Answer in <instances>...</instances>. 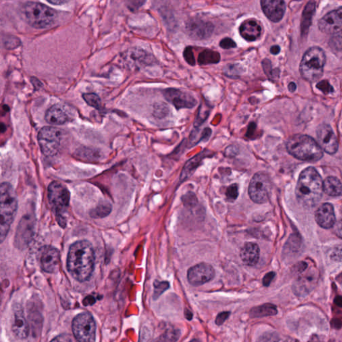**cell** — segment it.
I'll use <instances>...</instances> for the list:
<instances>
[{
	"instance_id": "cell-1",
	"label": "cell",
	"mask_w": 342,
	"mask_h": 342,
	"mask_svg": "<svg viewBox=\"0 0 342 342\" xmlns=\"http://www.w3.org/2000/svg\"><path fill=\"white\" fill-rule=\"evenodd\" d=\"M95 264V253L89 241H78L70 245L66 267L72 278L84 282L90 278Z\"/></svg>"
},
{
	"instance_id": "cell-2",
	"label": "cell",
	"mask_w": 342,
	"mask_h": 342,
	"mask_svg": "<svg viewBox=\"0 0 342 342\" xmlns=\"http://www.w3.org/2000/svg\"><path fill=\"white\" fill-rule=\"evenodd\" d=\"M324 181L314 167H308L301 172L296 188L297 199L305 207L317 204L323 195Z\"/></svg>"
},
{
	"instance_id": "cell-3",
	"label": "cell",
	"mask_w": 342,
	"mask_h": 342,
	"mask_svg": "<svg viewBox=\"0 0 342 342\" xmlns=\"http://www.w3.org/2000/svg\"><path fill=\"white\" fill-rule=\"evenodd\" d=\"M288 152L295 158L308 162H316L324 156L319 144L308 135H295L286 143Z\"/></svg>"
},
{
	"instance_id": "cell-4",
	"label": "cell",
	"mask_w": 342,
	"mask_h": 342,
	"mask_svg": "<svg viewBox=\"0 0 342 342\" xmlns=\"http://www.w3.org/2000/svg\"><path fill=\"white\" fill-rule=\"evenodd\" d=\"M1 194V220H0V239L2 243L16 215L17 199L13 186L8 182H3L0 188Z\"/></svg>"
},
{
	"instance_id": "cell-5",
	"label": "cell",
	"mask_w": 342,
	"mask_h": 342,
	"mask_svg": "<svg viewBox=\"0 0 342 342\" xmlns=\"http://www.w3.org/2000/svg\"><path fill=\"white\" fill-rule=\"evenodd\" d=\"M48 197L57 222L60 227H66L67 213L70 205L69 190L60 182L53 181L48 186Z\"/></svg>"
},
{
	"instance_id": "cell-6",
	"label": "cell",
	"mask_w": 342,
	"mask_h": 342,
	"mask_svg": "<svg viewBox=\"0 0 342 342\" xmlns=\"http://www.w3.org/2000/svg\"><path fill=\"white\" fill-rule=\"evenodd\" d=\"M324 51L319 47L308 49L303 56L300 66L302 78L309 82H315L321 78L326 64Z\"/></svg>"
},
{
	"instance_id": "cell-7",
	"label": "cell",
	"mask_w": 342,
	"mask_h": 342,
	"mask_svg": "<svg viewBox=\"0 0 342 342\" xmlns=\"http://www.w3.org/2000/svg\"><path fill=\"white\" fill-rule=\"evenodd\" d=\"M25 19L31 26L35 28H46L54 23L56 11L39 2L29 1L23 7Z\"/></svg>"
},
{
	"instance_id": "cell-8",
	"label": "cell",
	"mask_w": 342,
	"mask_h": 342,
	"mask_svg": "<svg viewBox=\"0 0 342 342\" xmlns=\"http://www.w3.org/2000/svg\"><path fill=\"white\" fill-rule=\"evenodd\" d=\"M319 272L314 264L302 261L297 265V280L294 291L296 295L304 296L310 294L317 284Z\"/></svg>"
},
{
	"instance_id": "cell-9",
	"label": "cell",
	"mask_w": 342,
	"mask_h": 342,
	"mask_svg": "<svg viewBox=\"0 0 342 342\" xmlns=\"http://www.w3.org/2000/svg\"><path fill=\"white\" fill-rule=\"evenodd\" d=\"M72 332L78 342H94L96 326L91 314L83 312L74 318L72 323Z\"/></svg>"
},
{
	"instance_id": "cell-10",
	"label": "cell",
	"mask_w": 342,
	"mask_h": 342,
	"mask_svg": "<svg viewBox=\"0 0 342 342\" xmlns=\"http://www.w3.org/2000/svg\"><path fill=\"white\" fill-rule=\"evenodd\" d=\"M272 190L270 178L264 172H257L251 178L248 193L253 202L257 204L268 201Z\"/></svg>"
},
{
	"instance_id": "cell-11",
	"label": "cell",
	"mask_w": 342,
	"mask_h": 342,
	"mask_svg": "<svg viewBox=\"0 0 342 342\" xmlns=\"http://www.w3.org/2000/svg\"><path fill=\"white\" fill-rule=\"evenodd\" d=\"M62 131L56 127H44L38 135V141L44 155L52 157L58 154L62 141Z\"/></svg>"
},
{
	"instance_id": "cell-12",
	"label": "cell",
	"mask_w": 342,
	"mask_h": 342,
	"mask_svg": "<svg viewBox=\"0 0 342 342\" xmlns=\"http://www.w3.org/2000/svg\"><path fill=\"white\" fill-rule=\"evenodd\" d=\"M163 94L165 99L172 104L176 110L192 109L197 104L193 96L177 88H167L163 90Z\"/></svg>"
},
{
	"instance_id": "cell-13",
	"label": "cell",
	"mask_w": 342,
	"mask_h": 342,
	"mask_svg": "<svg viewBox=\"0 0 342 342\" xmlns=\"http://www.w3.org/2000/svg\"><path fill=\"white\" fill-rule=\"evenodd\" d=\"M215 276V269L211 265L201 263L188 269L187 280L192 286H199L213 280Z\"/></svg>"
},
{
	"instance_id": "cell-14",
	"label": "cell",
	"mask_w": 342,
	"mask_h": 342,
	"mask_svg": "<svg viewBox=\"0 0 342 342\" xmlns=\"http://www.w3.org/2000/svg\"><path fill=\"white\" fill-rule=\"evenodd\" d=\"M214 25L201 19H190L186 23L185 30L190 38L196 40H206L213 34Z\"/></svg>"
},
{
	"instance_id": "cell-15",
	"label": "cell",
	"mask_w": 342,
	"mask_h": 342,
	"mask_svg": "<svg viewBox=\"0 0 342 342\" xmlns=\"http://www.w3.org/2000/svg\"><path fill=\"white\" fill-rule=\"evenodd\" d=\"M318 144L322 150L330 155L335 154L338 150V141L333 129L327 124H322L318 127Z\"/></svg>"
},
{
	"instance_id": "cell-16",
	"label": "cell",
	"mask_w": 342,
	"mask_h": 342,
	"mask_svg": "<svg viewBox=\"0 0 342 342\" xmlns=\"http://www.w3.org/2000/svg\"><path fill=\"white\" fill-rule=\"evenodd\" d=\"M318 26L322 32L334 33L342 31V7L326 13L320 19Z\"/></svg>"
},
{
	"instance_id": "cell-17",
	"label": "cell",
	"mask_w": 342,
	"mask_h": 342,
	"mask_svg": "<svg viewBox=\"0 0 342 342\" xmlns=\"http://www.w3.org/2000/svg\"><path fill=\"white\" fill-rule=\"evenodd\" d=\"M40 254L41 265L45 272L54 273L58 271L60 265V254L58 249L46 245L42 247Z\"/></svg>"
},
{
	"instance_id": "cell-18",
	"label": "cell",
	"mask_w": 342,
	"mask_h": 342,
	"mask_svg": "<svg viewBox=\"0 0 342 342\" xmlns=\"http://www.w3.org/2000/svg\"><path fill=\"white\" fill-rule=\"evenodd\" d=\"M261 9L267 18L273 22L282 20L286 12V3L282 0H261Z\"/></svg>"
},
{
	"instance_id": "cell-19",
	"label": "cell",
	"mask_w": 342,
	"mask_h": 342,
	"mask_svg": "<svg viewBox=\"0 0 342 342\" xmlns=\"http://www.w3.org/2000/svg\"><path fill=\"white\" fill-rule=\"evenodd\" d=\"M11 330L14 335L19 339H25L29 335L28 324L25 319L22 308L19 305H15L13 309Z\"/></svg>"
},
{
	"instance_id": "cell-20",
	"label": "cell",
	"mask_w": 342,
	"mask_h": 342,
	"mask_svg": "<svg viewBox=\"0 0 342 342\" xmlns=\"http://www.w3.org/2000/svg\"><path fill=\"white\" fill-rule=\"evenodd\" d=\"M315 219L318 225L324 229L334 227L336 215L333 205L328 202L322 204L316 212Z\"/></svg>"
},
{
	"instance_id": "cell-21",
	"label": "cell",
	"mask_w": 342,
	"mask_h": 342,
	"mask_svg": "<svg viewBox=\"0 0 342 342\" xmlns=\"http://www.w3.org/2000/svg\"><path fill=\"white\" fill-rule=\"evenodd\" d=\"M241 36L247 42H254L260 38L262 28L255 19H247L239 26Z\"/></svg>"
},
{
	"instance_id": "cell-22",
	"label": "cell",
	"mask_w": 342,
	"mask_h": 342,
	"mask_svg": "<svg viewBox=\"0 0 342 342\" xmlns=\"http://www.w3.org/2000/svg\"><path fill=\"white\" fill-rule=\"evenodd\" d=\"M127 60L131 66L136 68L148 66L153 63V56L142 49L135 48L129 50L127 54Z\"/></svg>"
},
{
	"instance_id": "cell-23",
	"label": "cell",
	"mask_w": 342,
	"mask_h": 342,
	"mask_svg": "<svg viewBox=\"0 0 342 342\" xmlns=\"http://www.w3.org/2000/svg\"><path fill=\"white\" fill-rule=\"evenodd\" d=\"M33 228V221L31 218L25 217L21 220L15 235V241L19 247L29 243L32 237Z\"/></svg>"
},
{
	"instance_id": "cell-24",
	"label": "cell",
	"mask_w": 342,
	"mask_h": 342,
	"mask_svg": "<svg viewBox=\"0 0 342 342\" xmlns=\"http://www.w3.org/2000/svg\"><path fill=\"white\" fill-rule=\"evenodd\" d=\"M242 262L247 266H255L259 259V248L255 243H245L240 251Z\"/></svg>"
},
{
	"instance_id": "cell-25",
	"label": "cell",
	"mask_w": 342,
	"mask_h": 342,
	"mask_svg": "<svg viewBox=\"0 0 342 342\" xmlns=\"http://www.w3.org/2000/svg\"><path fill=\"white\" fill-rule=\"evenodd\" d=\"M45 120L50 125H61L68 122L69 117L67 115L64 108L60 105H56L51 107L46 111Z\"/></svg>"
},
{
	"instance_id": "cell-26",
	"label": "cell",
	"mask_w": 342,
	"mask_h": 342,
	"mask_svg": "<svg viewBox=\"0 0 342 342\" xmlns=\"http://www.w3.org/2000/svg\"><path fill=\"white\" fill-rule=\"evenodd\" d=\"M324 192L329 196H342L341 180L335 176H328L324 181Z\"/></svg>"
},
{
	"instance_id": "cell-27",
	"label": "cell",
	"mask_w": 342,
	"mask_h": 342,
	"mask_svg": "<svg viewBox=\"0 0 342 342\" xmlns=\"http://www.w3.org/2000/svg\"><path fill=\"white\" fill-rule=\"evenodd\" d=\"M278 314L276 306L271 304H265L254 307L249 312V316L252 318H259L273 316Z\"/></svg>"
},
{
	"instance_id": "cell-28",
	"label": "cell",
	"mask_w": 342,
	"mask_h": 342,
	"mask_svg": "<svg viewBox=\"0 0 342 342\" xmlns=\"http://www.w3.org/2000/svg\"><path fill=\"white\" fill-rule=\"evenodd\" d=\"M221 60V56L218 52L206 49L198 54V63L200 66L217 64Z\"/></svg>"
},
{
	"instance_id": "cell-29",
	"label": "cell",
	"mask_w": 342,
	"mask_h": 342,
	"mask_svg": "<svg viewBox=\"0 0 342 342\" xmlns=\"http://www.w3.org/2000/svg\"><path fill=\"white\" fill-rule=\"evenodd\" d=\"M212 109L211 105L207 101H202L198 108L197 115L194 120V126L196 129L201 126L209 117Z\"/></svg>"
},
{
	"instance_id": "cell-30",
	"label": "cell",
	"mask_w": 342,
	"mask_h": 342,
	"mask_svg": "<svg viewBox=\"0 0 342 342\" xmlns=\"http://www.w3.org/2000/svg\"><path fill=\"white\" fill-rule=\"evenodd\" d=\"M205 153L206 151H204V152L200 153V154L196 155V156L193 157V158L190 159L186 163L185 167H184L183 171L182 172V176H183L184 178L189 176L192 174V172H193L194 169H196V167L200 164L202 159L205 157Z\"/></svg>"
},
{
	"instance_id": "cell-31",
	"label": "cell",
	"mask_w": 342,
	"mask_h": 342,
	"mask_svg": "<svg viewBox=\"0 0 342 342\" xmlns=\"http://www.w3.org/2000/svg\"><path fill=\"white\" fill-rule=\"evenodd\" d=\"M316 4L314 1H311L307 4L306 8L304 9V14H303L302 29L303 32H307L309 29L310 25L311 24L312 16H313L314 11H315Z\"/></svg>"
},
{
	"instance_id": "cell-32",
	"label": "cell",
	"mask_w": 342,
	"mask_h": 342,
	"mask_svg": "<svg viewBox=\"0 0 342 342\" xmlns=\"http://www.w3.org/2000/svg\"><path fill=\"white\" fill-rule=\"evenodd\" d=\"M223 74L227 77L237 79L243 72V68L239 64H229L223 68Z\"/></svg>"
},
{
	"instance_id": "cell-33",
	"label": "cell",
	"mask_w": 342,
	"mask_h": 342,
	"mask_svg": "<svg viewBox=\"0 0 342 342\" xmlns=\"http://www.w3.org/2000/svg\"><path fill=\"white\" fill-rule=\"evenodd\" d=\"M111 204L108 202H105V203L102 202V203L98 204L97 207L94 208L93 210H92L90 212V215L94 218L105 217L106 216L109 215L111 212Z\"/></svg>"
},
{
	"instance_id": "cell-34",
	"label": "cell",
	"mask_w": 342,
	"mask_h": 342,
	"mask_svg": "<svg viewBox=\"0 0 342 342\" xmlns=\"http://www.w3.org/2000/svg\"><path fill=\"white\" fill-rule=\"evenodd\" d=\"M329 45L332 50L342 52V31L336 33L330 38Z\"/></svg>"
},
{
	"instance_id": "cell-35",
	"label": "cell",
	"mask_w": 342,
	"mask_h": 342,
	"mask_svg": "<svg viewBox=\"0 0 342 342\" xmlns=\"http://www.w3.org/2000/svg\"><path fill=\"white\" fill-rule=\"evenodd\" d=\"M84 100L90 107L99 109L101 107V100L97 94L94 93H86L83 94Z\"/></svg>"
},
{
	"instance_id": "cell-36",
	"label": "cell",
	"mask_w": 342,
	"mask_h": 342,
	"mask_svg": "<svg viewBox=\"0 0 342 342\" xmlns=\"http://www.w3.org/2000/svg\"><path fill=\"white\" fill-rule=\"evenodd\" d=\"M262 66L265 74L268 76L269 79L275 80L278 77L279 75L278 70L272 69L270 60L268 59H265L263 61Z\"/></svg>"
},
{
	"instance_id": "cell-37",
	"label": "cell",
	"mask_w": 342,
	"mask_h": 342,
	"mask_svg": "<svg viewBox=\"0 0 342 342\" xmlns=\"http://www.w3.org/2000/svg\"><path fill=\"white\" fill-rule=\"evenodd\" d=\"M179 338V331L172 330V331L167 332L157 342H176Z\"/></svg>"
},
{
	"instance_id": "cell-38",
	"label": "cell",
	"mask_w": 342,
	"mask_h": 342,
	"mask_svg": "<svg viewBox=\"0 0 342 342\" xmlns=\"http://www.w3.org/2000/svg\"><path fill=\"white\" fill-rule=\"evenodd\" d=\"M154 286V296H153V298H154V299H157L159 298V296H161L165 291L168 290L169 288V283L167 282H159V281H157V282H155Z\"/></svg>"
},
{
	"instance_id": "cell-39",
	"label": "cell",
	"mask_w": 342,
	"mask_h": 342,
	"mask_svg": "<svg viewBox=\"0 0 342 342\" xmlns=\"http://www.w3.org/2000/svg\"><path fill=\"white\" fill-rule=\"evenodd\" d=\"M226 197L229 201H235L239 195V188L237 184H232L226 190Z\"/></svg>"
},
{
	"instance_id": "cell-40",
	"label": "cell",
	"mask_w": 342,
	"mask_h": 342,
	"mask_svg": "<svg viewBox=\"0 0 342 342\" xmlns=\"http://www.w3.org/2000/svg\"><path fill=\"white\" fill-rule=\"evenodd\" d=\"M154 109L155 117H158L159 119H162L168 115L169 109L166 104L157 103L155 105Z\"/></svg>"
},
{
	"instance_id": "cell-41",
	"label": "cell",
	"mask_w": 342,
	"mask_h": 342,
	"mask_svg": "<svg viewBox=\"0 0 342 342\" xmlns=\"http://www.w3.org/2000/svg\"><path fill=\"white\" fill-rule=\"evenodd\" d=\"M183 57L184 60L188 63L190 66H194L195 65V58H194L193 51H192V47H186L184 50Z\"/></svg>"
},
{
	"instance_id": "cell-42",
	"label": "cell",
	"mask_w": 342,
	"mask_h": 342,
	"mask_svg": "<svg viewBox=\"0 0 342 342\" xmlns=\"http://www.w3.org/2000/svg\"><path fill=\"white\" fill-rule=\"evenodd\" d=\"M316 87L320 90H321L324 94H328L334 92V88L332 87L329 82L328 80H324L322 81L318 82Z\"/></svg>"
},
{
	"instance_id": "cell-43",
	"label": "cell",
	"mask_w": 342,
	"mask_h": 342,
	"mask_svg": "<svg viewBox=\"0 0 342 342\" xmlns=\"http://www.w3.org/2000/svg\"><path fill=\"white\" fill-rule=\"evenodd\" d=\"M182 202L186 206L193 205L197 202V199H196V196L194 194L188 192V194L184 195L183 198H182Z\"/></svg>"
},
{
	"instance_id": "cell-44",
	"label": "cell",
	"mask_w": 342,
	"mask_h": 342,
	"mask_svg": "<svg viewBox=\"0 0 342 342\" xmlns=\"http://www.w3.org/2000/svg\"><path fill=\"white\" fill-rule=\"evenodd\" d=\"M219 46L223 49H231L235 48L237 44H236L235 41L232 40L231 38H225L221 40Z\"/></svg>"
},
{
	"instance_id": "cell-45",
	"label": "cell",
	"mask_w": 342,
	"mask_h": 342,
	"mask_svg": "<svg viewBox=\"0 0 342 342\" xmlns=\"http://www.w3.org/2000/svg\"><path fill=\"white\" fill-rule=\"evenodd\" d=\"M278 336L274 333H267L263 334L259 338L257 342H274Z\"/></svg>"
},
{
	"instance_id": "cell-46",
	"label": "cell",
	"mask_w": 342,
	"mask_h": 342,
	"mask_svg": "<svg viewBox=\"0 0 342 342\" xmlns=\"http://www.w3.org/2000/svg\"><path fill=\"white\" fill-rule=\"evenodd\" d=\"M230 312H223L218 314L217 318L215 319V324L217 326H221L226 321V320L229 317Z\"/></svg>"
},
{
	"instance_id": "cell-47",
	"label": "cell",
	"mask_w": 342,
	"mask_h": 342,
	"mask_svg": "<svg viewBox=\"0 0 342 342\" xmlns=\"http://www.w3.org/2000/svg\"><path fill=\"white\" fill-rule=\"evenodd\" d=\"M257 125L255 123L249 124L248 129L246 133V137L248 139L254 138L255 133H256Z\"/></svg>"
},
{
	"instance_id": "cell-48",
	"label": "cell",
	"mask_w": 342,
	"mask_h": 342,
	"mask_svg": "<svg viewBox=\"0 0 342 342\" xmlns=\"http://www.w3.org/2000/svg\"><path fill=\"white\" fill-rule=\"evenodd\" d=\"M50 342H72V338L68 334H61L53 339Z\"/></svg>"
},
{
	"instance_id": "cell-49",
	"label": "cell",
	"mask_w": 342,
	"mask_h": 342,
	"mask_svg": "<svg viewBox=\"0 0 342 342\" xmlns=\"http://www.w3.org/2000/svg\"><path fill=\"white\" fill-rule=\"evenodd\" d=\"M276 276V273L274 272H269L267 273L263 279V284L265 287H268L271 284L273 279Z\"/></svg>"
},
{
	"instance_id": "cell-50",
	"label": "cell",
	"mask_w": 342,
	"mask_h": 342,
	"mask_svg": "<svg viewBox=\"0 0 342 342\" xmlns=\"http://www.w3.org/2000/svg\"><path fill=\"white\" fill-rule=\"evenodd\" d=\"M334 231L338 237L342 239V220L335 223L334 226Z\"/></svg>"
},
{
	"instance_id": "cell-51",
	"label": "cell",
	"mask_w": 342,
	"mask_h": 342,
	"mask_svg": "<svg viewBox=\"0 0 342 342\" xmlns=\"http://www.w3.org/2000/svg\"><path fill=\"white\" fill-rule=\"evenodd\" d=\"M211 133L212 131L209 128H206V129H204L203 131H202L201 137H200L199 141H198V143H199L200 141H207L208 139H209V137H211Z\"/></svg>"
},
{
	"instance_id": "cell-52",
	"label": "cell",
	"mask_w": 342,
	"mask_h": 342,
	"mask_svg": "<svg viewBox=\"0 0 342 342\" xmlns=\"http://www.w3.org/2000/svg\"><path fill=\"white\" fill-rule=\"evenodd\" d=\"M280 47L278 46V45H275V46L271 47L270 49V52L273 55H277L280 52Z\"/></svg>"
},
{
	"instance_id": "cell-53",
	"label": "cell",
	"mask_w": 342,
	"mask_h": 342,
	"mask_svg": "<svg viewBox=\"0 0 342 342\" xmlns=\"http://www.w3.org/2000/svg\"><path fill=\"white\" fill-rule=\"evenodd\" d=\"M184 316H185V318L188 320H191L192 318V314L191 313V312H190V310H186L185 311H184Z\"/></svg>"
},
{
	"instance_id": "cell-54",
	"label": "cell",
	"mask_w": 342,
	"mask_h": 342,
	"mask_svg": "<svg viewBox=\"0 0 342 342\" xmlns=\"http://www.w3.org/2000/svg\"><path fill=\"white\" fill-rule=\"evenodd\" d=\"M296 88L297 86L294 82H291V83L289 84L288 89L290 90V91L292 92H295L296 91Z\"/></svg>"
},
{
	"instance_id": "cell-55",
	"label": "cell",
	"mask_w": 342,
	"mask_h": 342,
	"mask_svg": "<svg viewBox=\"0 0 342 342\" xmlns=\"http://www.w3.org/2000/svg\"><path fill=\"white\" fill-rule=\"evenodd\" d=\"M48 1L49 3L54 5H62L63 3H66L68 2L67 1H61V0H58V1H50V0H49Z\"/></svg>"
},
{
	"instance_id": "cell-56",
	"label": "cell",
	"mask_w": 342,
	"mask_h": 342,
	"mask_svg": "<svg viewBox=\"0 0 342 342\" xmlns=\"http://www.w3.org/2000/svg\"><path fill=\"white\" fill-rule=\"evenodd\" d=\"M335 303L338 306L342 307V297H338L336 299Z\"/></svg>"
},
{
	"instance_id": "cell-57",
	"label": "cell",
	"mask_w": 342,
	"mask_h": 342,
	"mask_svg": "<svg viewBox=\"0 0 342 342\" xmlns=\"http://www.w3.org/2000/svg\"><path fill=\"white\" fill-rule=\"evenodd\" d=\"M274 342H292V341H290V340L288 339H280V338H277L276 340V341Z\"/></svg>"
},
{
	"instance_id": "cell-58",
	"label": "cell",
	"mask_w": 342,
	"mask_h": 342,
	"mask_svg": "<svg viewBox=\"0 0 342 342\" xmlns=\"http://www.w3.org/2000/svg\"><path fill=\"white\" fill-rule=\"evenodd\" d=\"M190 342H199L197 341V340H192V341Z\"/></svg>"
}]
</instances>
